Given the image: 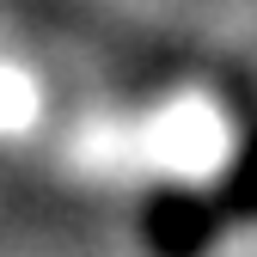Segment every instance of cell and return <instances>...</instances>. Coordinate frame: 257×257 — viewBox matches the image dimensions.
I'll list each match as a JSON object with an SVG mask.
<instances>
[{
  "label": "cell",
  "mask_w": 257,
  "mask_h": 257,
  "mask_svg": "<svg viewBox=\"0 0 257 257\" xmlns=\"http://www.w3.org/2000/svg\"><path fill=\"white\" fill-rule=\"evenodd\" d=\"M220 227H227L220 202L196 196V190H166V196H153L147 214H141V233H147L153 257H208Z\"/></svg>",
  "instance_id": "cell-1"
},
{
  "label": "cell",
  "mask_w": 257,
  "mask_h": 257,
  "mask_svg": "<svg viewBox=\"0 0 257 257\" xmlns=\"http://www.w3.org/2000/svg\"><path fill=\"white\" fill-rule=\"evenodd\" d=\"M220 214L227 220H251L257 214V135L245 141V153L233 159V172H227V184H220Z\"/></svg>",
  "instance_id": "cell-2"
}]
</instances>
